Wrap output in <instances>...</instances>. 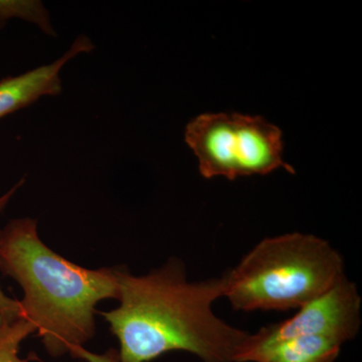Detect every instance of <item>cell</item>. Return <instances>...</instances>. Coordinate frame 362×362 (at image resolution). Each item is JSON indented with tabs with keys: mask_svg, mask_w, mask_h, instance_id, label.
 <instances>
[{
	"mask_svg": "<svg viewBox=\"0 0 362 362\" xmlns=\"http://www.w3.org/2000/svg\"><path fill=\"white\" fill-rule=\"evenodd\" d=\"M35 332L30 321L20 318L0 323V362H28L18 356L21 342Z\"/></svg>",
	"mask_w": 362,
	"mask_h": 362,
	"instance_id": "obj_9",
	"label": "cell"
},
{
	"mask_svg": "<svg viewBox=\"0 0 362 362\" xmlns=\"http://www.w3.org/2000/svg\"><path fill=\"white\" fill-rule=\"evenodd\" d=\"M95 49L92 40L85 35L76 37L64 54L47 65L37 66L18 76L0 81V119L28 108L44 97L58 96L63 90L61 73L64 66L82 54Z\"/></svg>",
	"mask_w": 362,
	"mask_h": 362,
	"instance_id": "obj_6",
	"label": "cell"
},
{
	"mask_svg": "<svg viewBox=\"0 0 362 362\" xmlns=\"http://www.w3.org/2000/svg\"><path fill=\"white\" fill-rule=\"evenodd\" d=\"M74 358L82 359L87 362H121L118 350L110 349L104 354H98L84 349V346L77 347L71 352Z\"/></svg>",
	"mask_w": 362,
	"mask_h": 362,
	"instance_id": "obj_11",
	"label": "cell"
},
{
	"mask_svg": "<svg viewBox=\"0 0 362 362\" xmlns=\"http://www.w3.org/2000/svg\"><path fill=\"white\" fill-rule=\"evenodd\" d=\"M14 18L37 26L47 37L58 35L49 9L40 0H0V21L6 25Z\"/></svg>",
	"mask_w": 362,
	"mask_h": 362,
	"instance_id": "obj_8",
	"label": "cell"
},
{
	"mask_svg": "<svg viewBox=\"0 0 362 362\" xmlns=\"http://www.w3.org/2000/svg\"><path fill=\"white\" fill-rule=\"evenodd\" d=\"M0 272L23 291L21 318L35 326L49 356L70 354L96 333L99 302L119 297L117 269L90 270L40 240L37 221L14 218L0 230Z\"/></svg>",
	"mask_w": 362,
	"mask_h": 362,
	"instance_id": "obj_2",
	"label": "cell"
},
{
	"mask_svg": "<svg viewBox=\"0 0 362 362\" xmlns=\"http://www.w3.org/2000/svg\"><path fill=\"white\" fill-rule=\"evenodd\" d=\"M361 307L358 287L345 276L320 296L300 307L291 318L252 333L240 362H255L264 350L295 337H329L344 344L358 335Z\"/></svg>",
	"mask_w": 362,
	"mask_h": 362,
	"instance_id": "obj_5",
	"label": "cell"
},
{
	"mask_svg": "<svg viewBox=\"0 0 362 362\" xmlns=\"http://www.w3.org/2000/svg\"><path fill=\"white\" fill-rule=\"evenodd\" d=\"M4 26H6V25H4V23H1V21H0V30H2V28H4Z\"/></svg>",
	"mask_w": 362,
	"mask_h": 362,
	"instance_id": "obj_12",
	"label": "cell"
},
{
	"mask_svg": "<svg viewBox=\"0 0 362 362\" xmlns=\"http://www.w3.org/2000/svg\"><path fill=\"white\" fill-rule=\"evenodd\" d=\"M117 280L120 305L101 314L118 338L121 362H150L173 351L202 362H240L252 333L214 313L221 277L192 282L185 264L171 258L146 275L117 269Z\"/></svg>",
	"mask_w": 362,
	"mask_h": 362,
	"instance_id": "obj_1",
	"label": "cell"
},
{
	"mask_svg": "<svg viewBox=\"0 0 362 362\" xmlns=\"http://www.w3.org/2000/svg\"><path fill=\"white\" fill-rule=\"evenodd\" d=\"M1 322H2V319H1V318H0V323H1Z\"/></svg>",
	"mask_w": 362,
	"mask_h": 362,
	"instance_id": "obj_13",
	"label": "cell"
},
{
	"mask_svg": "<svg viewBox=\"0 0 362 362\" xmlns=\"http://www.w3.org/2000/svg\"><path fill=\"white\" fill-rule=\"evenodd\" d=\"M342 255L329 242L290 233L258 243L221 276L235 310L299 309L345 277Z\"/></svg>",
	"mask_w": 362,
	"mask_h": 362,
	"instance_id": "obj_3",
	"label": "cell"
},
{
	"mask_svg": "<svg viewBox=\"0 0 362 362\" xmlns=\"http://www.w3.org/2000/svg\"><path fill=\"white\" fill-rule=\"evenodd\" d=\"M342 346L329 337H295L264 350L255 362H335Z\"/></svg>",
	"mask_w": 362,
	"mask_h": 362,
	"instance_id": "obj_7",
	"label": "cell"
},
{
	"mask_svg": "<svg viewBox=\"0 0 362 362\" xmlns=\"http://www.w3.org/2000/svg\"><path fill=\"white\" fill-rule=\"evenodd\" d=\"M185 142L199 159L204 178L265 175L283 168L282 131L263 117L202 114L187 124Z\"/></svg>",
	"mask_w": 362,
	"mask_h": 362,
	"instance_id": "obj_4",
	"label": "cell"
},
{
	"mask_svg": "<svg viewBox=\"0 0 362 362\" xmlns=\"http://www.w3.org/2000/svg\"><path fill=\"white\" fill-rule=\"evenodd\" d=\"M23 183H25V180L23 178L13 187L9 188L6 192L0 195V213L6 209L13 195L23 187ZM0 318L4 321H9V322L21 318L20 300H14L13 298L6 296V293L2 291L1 287H0Z\"/></svg>",
	"mask_w": 362,
	"mask_h": 362,
	"instance_id": "obj_10",
	"label": "cell"
}]
</instances>
